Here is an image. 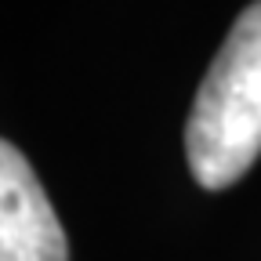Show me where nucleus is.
I'll use <instances>...</instances> for the list:
<instances>
[{"instance_id":"obj_1","label":"nucleus","mask_w":261,"mask_h":261,"mask_svg":"<svg viewBox=\"0 0 261 261\" xmlns=\"http://www.w3.org/2000/svg\"><path fill=\"white\" fill-rule=\"evenodd\" d=\"M185 156L203 189H228L261 156V4L236 18L196 91Z\"/></svg>"},{"instance_id":"obj_2","label":"nucleus","mask_w":261,"mask_h":261,"mask_svg":"<svg viewBox=\"0 0 261 261\" xmlns=\"http://www.w3.org/2000/svg\"><path fill=\"white\" fill-rule=\"evenodd\" d=\"M0 261H69V243L29 160L0 138Z\"/></svg>"}]
</instances>
